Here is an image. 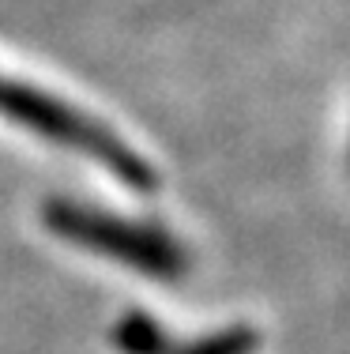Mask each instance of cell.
<instances>
[{
	"mask_svg": "<svg viewBox=\"0 0 350 354\" xmlns=\"http://www.w3.org/2000/svg\"><path fill=\"white\" fill-rule=\"evenodd\" d=\"M41 218L64 241H76L79 249L102 252V257L136 268V272L151 275V279L173 283L188 272V252L181 249L177 238H170L158 226L128 223V218H117L113 212L83 207V204H72V200H49Z\"/></svg>",
	"mask_w": 350,
	"mask_h": 354,
	"instance_id": "cell-1",
	"label": "cell"
},
{
	"mask_svg": "<svg viewBox=\"0 0 350 354\" xmlns=\"http://www.w3.org/2000/svg\"><path fill=\"white\" fill-rule=\"evenodd\" d=\"M0 113L15 117L19 124L41 132L46 140L64 143V147H76L87 158L102 162L106 170H113L128 189L136 192H151L155 189V170L136 155L132 147H124L113 132H106L98 121L76 113L72 106L57 102V98L41 95L35 87H23V83H0Z\"/></svg>",
	"mask_w": 350,
	"mask_h": 354,
	"instance_id": "cell-2",
	"label": "cell"
},
{
	"mask_svg": "<svg viewBox=\"0 0 350 354\" xmlns=\"http://www.w3.org/2000/svg\"><path fill=\"white\" fill-rule=\"evenodd\" d=\"M113 347L121 354H170V335H166V328L158 324L155 317L139 313V309H132V313H124L117 320L113 328Z\"/></svg>",
	"mask_w": 350,
	"mask_h": 354,
	"instance_id": "cell-3",
	"label": "cell"
},
{
	"mask_svg": "<svg viewBox=\"0 0 350 354\" xmlns=\"http://www.w3.org/2000/svg\"><path fill=\"white\" fill-rule=\"evenodd\" d=\"M260 347V332L245 324L222 328V332H211L204 339L188 343V347H170V354H256Z\"/></svg>",
	"mask_w": 350,
	"mask_h": 354,
	"instance_id": "cell-4",
	"label": "cell"
}]
</instances>
